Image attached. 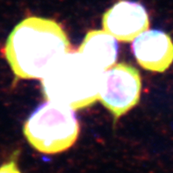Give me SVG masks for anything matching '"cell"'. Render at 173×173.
<instances>
[{
	"label": "cell",
	"instance_id": "5",
	"mask_svg": "<svg viewBox=\"0 0 173 173\" xmlns=\"http://www.w3.org/2000/svg\"><path fill=\"white\" fill-rule=\"evenodd\" d=\"M104 31L123 42L134 41L149 27V14L144 5L132 0H120L102 18Z\"/></svg>",
	"mask_w": 173,
	"mask_h": 173
},
{
	"label": "cell",
	"instance_id": "8",
	"mask_svg": "<svg viewBox=\"0 0 173 173\" xmlns=\"http://www.w3.org/2000/svg\"><path fill=\"white\" fill-rule=\"evenodd\" d=\"M18 151L13 152L8 162L0 165V173H21L18 165Z\"/></svg>",
	"mask_w": 173,
	"mask_h": 173
},
{
	"label": "cell",
	"instance_id": "4",
	"mask_svg": "<svg viewBox=\"0 0 173 173\" xmlns=\"http://www.w3.org/2000/svg\"><path fill=\"white\" fill-rule=\"evenodd\" d=\"M141 90L139 71L127 63H117L103 73L98 100L117 121L138 104Z\"/></svg>",
	"mask_w": 173,
	"mask_h": 173
},
{
	"label": "cell",
	"instance_id": "7",
	"mask_svg": "<svg viewBox=\"0 0 173 173\" xmlns=\"http://www.w3.org/2000/svg\"><path fill=\"white\" fill-rule=\"evenodd\" d=\"M118 50L116 39L102 30L88 32L78 48L80 54L103 72L113 66Z\"/></svg>",
	"mask_w": 173,
	"mask_h": 173
},
{
	"label": "cell",
	"instance_id": "1",
	"mask_svg": "<svg viewBox=\"0 0 173 173\" xmlns=\"http://www.w3.org/2000/svg\"><path fill=\"white\" fill-rule=\"evenodd\" d=\"M70 51L69 38L55 20L28 17L11 32L3 49L17 79H42Z\"/></svg>",
	"mask_w": 173,
	"mask_h": 173
},
{
	"label": "cell",
	"instance_id": "3",
	"mask_svg": "<svg viewBox=\"0 0 173 173\" xmlns=\"http://www.w3.org/2000/svg\"><path fill=\"white\" fill-rule=\"evenodd\" d=\"M79 123L73 109L47 101L33 112L24 124L23 133L37 151L58 154L77 142Z\"/></svg>",
	"mask_w": 173,
	"mask_h": 173
},
{
	"label": "cell",
	"instance_id": "6",
	"mask_svg": "<svg viewBox=\"0 0 173 173\" xmlns=\"http://www.w3.org/2000/svg\"><path fill=\"white\" fill-rule=\"evenodd\" d=\"M132 51L143 69L164 72L173 63V41L171 36L161 30H148L137 36Z\"/></svg>",
	"mask_w": 173,
	"mask_h": 173
},
{
	"label": "cell",
	"instance_id": "2",
	"mask_svg": "<svg viewBox=\"0 0 173 173\" xmlns=\"http://www.w3.org/2000/svg\"><path fill=\"white\" fill-rule=\"evenodd\" d=\"M103 73L78 51H69L41 79L42 94L73 110L88 107L98 99Z\"/></svg>",
	"mask_w": 173,
	"mask_h": 173
}]
</instances>
